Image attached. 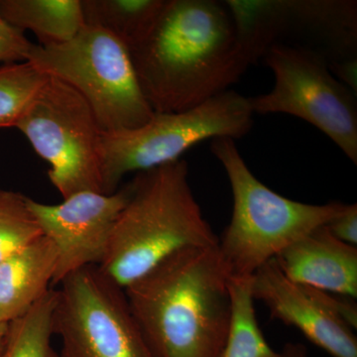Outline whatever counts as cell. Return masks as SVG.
<instances>
[{"instance_id":"3","label":"cell","mask_w":357,"mask_h":357,"mask_svg":"<svg viewBox=\"0 0 357 357\" xmlns=\"http://www.w3.org/2000/svg\"><path fill=\"white\" fill-rule=\"evenodd\" d=\"M129 189L98 265L121 288L174 253L218 245V236L192 191L185 160L137 173Z\"/></svg>"},{"instance_id":"23","label":"cell","mask_w":357,"mask_h":357,"mask_svg":"<svg viewBox=\"0 0 357 357\" xmlns=\"http://www.w3.org/2000/svg\"><path fill=\"white\" fill-rule=\"evenodd\" d=\"M328 70L340 83L357 95V57L340 59L326 63Z\"/></svg>"},{"instance_id":"16","label":"cell","mask_w":357,"mask_h":357,"mask_svg":"<svg viewBox=\"0 0 357 357\" xmlns=\"http://www.w3.org/2000/svg\"><path fill=\"white\" fill-rule=\"evenodd\" d=\"M165 0H81L84 24L105 30L130 48L151 29Z\"/></svg>"},{"instance_id":"15","label":"cell","mask_w":357,"mask_h":357,"mask_svg":"<svg viewBox=\"0 0 357 357\" xmlns=\"http://www.w3.org/2000/svg\"><path fill=\"white\" fill-rule=\"evenodd\" d=\"M0 17L43 46L69 41L84 25L81 0H0Z\"/></svg>"},{"instance_id":"12","label":"cell","mask_w":357,"mask_h":357,"mask_svg":"<svg viewBox=\"0 0 357 357\" xmlns=\"http://www.w3.org/2000/svg\"><path fill=\"white\" fill-rule=\"evenodd\" d=\"M289 279L309 287L357 298V248L318 227L275 258Z\"/></svg>"},{"instance_id":"19","label":"cell","mask_w":357,"mask_h":357,"mask_svg":"<svg viewBox=\"0 0 357 357\" xmlns=\"http://www.w3.org/2000/svg\"><path fill=\"white\" fill-rule=\"evenodd\" d=\"M48 77L28 61L0 67V128H15L28 103Z\"/></svg>"},{"instance_id":"24","label":"cell","mask_w":357,"mask_h":357,"mask_svg":"<svg viewBox=\"0 0 357 357\" xmlns=\"http://www.w3.org/2000/svg\"><path fill=\"white\" fill-rule=\"evenodd\" d=\"M272 357H311L307 347L302 344L290 342L284 345L280 351L275 352Z\"/></svg>"},{"instance_id":"9","label":"cell","mask_w":357,"mask_h":357,"mask_svg":"<svg viewBox=\"0 0 357 357\" xmlns=\"http://www.w3.org/2000/svg\"><path fill=\"white\" fill-rule=\"evenodd\" d=\"M54 332L61 357H158L134 318L124 289L98 266L60 282Z\"/></svg>"},{"instance_id":"18","label":"cell","mask_w":357,"mask_h":357,"mask_svg":"<svg viewBox=\"0 0 357 357\" xmlns=\"http://www.w3.org/2000/svg\"><path fill=\"white\" fill-rule=\"evenodd\" d=\"M250 279H230L231 328L220 357H272L276 352L268 344L258 325Z\"/></svg>"},{"instance_id":"1","label":"cell","mask_w":357,"mask_h":357,"mask_svg":"<svg viewBox=\"0 0 357 357\" xmlns=\"http://www.w3.org/2000/svg\"><path fill=\"white\" fill-rule=\"evenodd\" d=\"M128 50L154 114L194 109L229 91L248 68L229 9L217 0H165L150 31Z\"/></svg>"},{"instance_id":"4","label":"cell","mask_w":357,"mask_h":357,"mask_svg":"<svg viewBox=\"0 0 357 357\" xmlns=\"http://www.w3.org/2000/svg\"><path fill=\"white\" fill-rule=\"evenodd\" d=\"M211 151L231 188V220L218 244L230 279H250L291 244L328 225L347 204L301 203L272 191L251 172L232 138L211 140Z\"/></svg>"},{"instance_id":"20","label":"cell","mask_w":357,"mask_h":357,"mask_svg":"<svg viewBox=\"0 0 357 357\" xmlns=\"http://www.w3.org/2000/svg\"><path fill=\"white\" fill-rule=\"evenodd\" d=\"M42 236L27 197L0 189V262Z\"/></svg>"},{"instance_id":"11","label":"cell","mask_w":357,"mask_h":357,"mask_svg":"<svg viewBox=\"0 0 357 357\" xmlns=\"http://www.w3.org/2000/svg\"><path fill=\"white\" fill-rule=\"evenodd\" d=\"M250 292L253 300L268 307L272 319L295 326L331 356L357 357L354 330L331 307L330 292L291 280L275 259L252 275Z\"/></svg>"},{"instance_id":"7","label":"cell","mask_w":357,"mask_h":357,"mask_svg":"<svg viewBox=\"0 0 357 357\" xmlns=\"http://www.w3.org/2000/svg\"><path fill=\"white\" fill-rule=\"evenodd\" d=\"M50 165L52 184L67 199L77 192L105 194L100 128L86 100L49 76L15 126Z\"/></svg>"},{"instance_id":"17","label":"cell","mask_w":357,"mask_h":357,"mask_svg":"<svg viewBox=\"0 0 357 357\" xmlns=\"http://www.w3.org/2000/svg\"><path fill=\"white\" fill-rule=\"evenodd\" d=\"M57 290L50 289L25 314L9 323L1 357H61L53 345Z\"/></svg>"},{"instance_id":"21","label":"cell","mask_w":357,"mask_h":357,"mask_svg":"<svg viewBox=\"0 0 357 357\" xmlns=\"http://www.w3.org/2000/svg\"><path fill=\"white\" fill-rule=\"evenodd\" d=\"M32 45V42L26 38L24 32L0 17V64L25 62Z\"/></svg>"},{"instance_id":"5","label":"cell","mask_w":357,"mask_h":357,"mask_svg":"<svg viewBox=\"0 0 357 357\" xmlns=\"http://www.w3.org/2000/svg\"><path fill=\"white\" fill-rule=\"evenodd\" d=\"M26 61L76 89L102 132L132 130L153 116L128 48L100 28L84 24L64 43L33 44Z\"/></svg>"},{"instance_id":"14","label":"cell","mask_w":357,"mask_h":357,"mask_svg":"<svg viewBox=\"0 0 357 357\" xmlns=\"http://www.w3.org/2000/svg\"><path fill=\"white\" fill-rule=\"evenodd\" d=\"M58 253L45 236L0 262V321L10 323L48 292Z\"/></svg>"},{"instance_id":"10","label":"cell","mask_w":357,"mask_h":357,"mask_svg":"<svg viewBox=\"0 0 357 357\" xmlns=\"http://www.w3.org/2000/svg\"><path fill=\"white\" fill-rule=\"evenodd\" d=\"M129 184L114 194L81 192L58 204H45L28 198L43 236L58 253L52 286L88 266H98L109 248L115 220L129 197Z\"/></svg>"},{"instance_id":"13","label":"cell","mask_w":357,"mask_h":357,"mask_svg":"<svg viewBox=\"0 0 357 357\" xmlns=\"http://www.w3.org/2000/svg\"><path fill=\"white\" fill-rule=\"evenodd\" d=\"M283 38L301 35L314 41L326 62L357 57V2L283 0Z\"/></svg>"},{"instance_id":"6","label":"cell","mask_w":357,"mask_h":357,"mask_svg":"<svg viewBox=\"0 0 357 357\" xmlns=\"http://www.w3.org/2000/svg\"><path fill=\"white\" fill-rule=\"evenodd\" d=\"M248 98L225 91L194 109L154 114L144 126L121 132H102L100 158L103 191L114 194L126 174L143 172L177 161L204 140L239 139L253 126Z\"/></svg>"},{"instance_id":"2","label":"cell","mask_w":357,"mask_h":357,"mask_svg":"<svg viewBox=\"0 0 357 357\" xmlns=\"http://www.w3.org/2000/svg\"><path fill=\"white\" fill-rule=\"evenodd\" d=\"M158 357H220L232 323L230 274L218 246L174 253L124 288Z\"/></svg>"},{"instance_id":"22","label":"cell","mask_w":357,"mask_h":357,"mask_svg":"<svg viewBox=\"0 0 357 357\" xmlns=\"http://www.w3.org/2000/svg\"><path fill=\"white\" fill-rule=\"evenodd\" d=\"M325 227L338 241L356 248L357 204H345L344 210Z\"/></svg>"},{"instance_id":"25","label":"cell","mask_w":357,"mask_h":357,"mask_svg":"<svg viewBox=\"0 0 357 357\" xmlns=\"http://www.w3.org/2000/svg\"><path fill=\"white\" fill-rule=\"evenodd\" d=\"M8 328L9 323H1V321H0V357L2 356L4 349H6Z\"/></svg>"},{"instance_id":"8","label":"cell","mask_w":357,"mask_h":357,"mask_svg":"<svg viewBox=\"0 0 357 357\" xmlns=\"http://www.w3.org/2000/svg\"><path fill=\"white\" fill-rule=\"evenodd\" d=\"M273 89L248 98L253 114L292 115L325 133L357 164L356 95L328 70L323 56L301 45L275 44L263 58Z\"/></svg>"}]
</instances>
